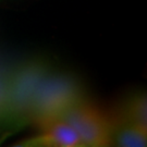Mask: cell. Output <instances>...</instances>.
Masks as SVG:
<instances>
[{"label":"cell","mask_w":147,"mask_h":147,"mask_svg":"<svg viewBox=\"0 0 147 147\" xmlns=\"http://www.w3.org/2000/svg\"><path fill=\"white\" fill-rule=\"evenodd\" d=\"M78 133L84 147L110 146V121L83 97L55 112Z\"/></svg>","instance_id":"6da1fadb"},{"label":"cell","mask_w":147,"mask_h":147,"mask_svg":"<svg viewBox=\"0 0 147 147\" xmlns=\"http://www.w3.org/2000/svg\"><path fill=\"white\" fill-rule=\"evenodd\" d=\"M82 97L81 87L72 76L48 72L33 95L28 118L33 120L42 115L55 113Z\"/></svg>","instance_id":"7a4b0ae2"},{"label":"cell","mask_w":147,"mask_h":147,"mask_svg":"<svg viewBox=\"0 0 147 147\" xmlns=\"http://www.w3.org/2000/svg\"><path fill=\"white\" fill-rule=\"evenodd\" d=\"M47 73V64L39 62H31L19 68L8 83L3 106L30 121L28 110L33 95Z\"/></svg>","instance_id":"3957f363"},{"label":"cell","mask_w":147,"mask_h":147,"mask_svg":"<svg viewBox=\"0 0 147 147\" xmlns=\"http://www.w3.org/2000/svg\"><path fill=\"white\" fill-rule=\"evenodd\" d=\"M39 134L16 144L21 147H84L78 133L57 115H42L33 119Z\"/></svg>","instance_id":"277c9868"},{"label":"cell","mask_w":147,"mask_h":147,"mask_svg":"<svg viewBox=\"0 0 147 147\" xmlns=\"http://www.w3.org/2000/svg\"><path fill=\"white\" fill-rule=\"evenodd\" d=\"M110 145L145 147L147 145V129L118 116L110 122Z\"/></svg>","instance_id":"5b68a950"},{"label":"cell","mask_w":147,"mask_h":147,"mask_svg":"<svg viewBox=\"0 0 147 147\" xmlns=\"http://www.w3.org/2000/svg\"><path fill=\"white\" fill-rule=\"evenodd\" d=\"M118 116L147 129V100L145 93H136L126 98Z\"/></svg>","instance_id":"8992f818"},{"label":"cell","mask_w":147,"mask_h":147,"mask_svg":"<svg viewBox=\"0 0 147 147\" xmlns=\"http://www.w3.org/2000/svg\"><path fill=\"white\" fill-rule=\"evenodd\" d=\"M19 131L20 126L16 119L5 111L0 110V143Z\"/></svg>","instance_id":"52a82bcc"}]
</instances>
